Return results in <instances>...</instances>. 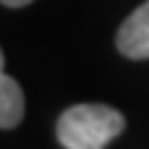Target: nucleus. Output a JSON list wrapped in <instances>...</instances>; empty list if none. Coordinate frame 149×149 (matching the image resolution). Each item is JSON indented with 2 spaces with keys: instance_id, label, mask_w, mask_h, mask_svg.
Wrapping results in <instances>:
<instances>
[{
  "instance_id": "obj_1",
  "label": "nucleus",
  "mask_w": 149,
  "mask_h": 149,
  "mask_svg": "<svg viewBox=\"0 0 149 149\" xmlns=\"http://www.w3.org/2000/svg\"><path fill=\"white\" fill-rule=\"evenodd\" d=\"M124 130V116L111 105H72L58 119L64 149H105Z\"/></svg>"
},
{
  "instance_id": "obj_2",
  "label": "nucleus",
  "mask_w": 149,
  "mask_h": 149,
  "mask_svg": "<svg viewBox=\"0 0 149 149\" xmlns=\"http://www.w3.org/2000/svg\"><path fill=\"white\" fill-rule=\"evenodd\" d=\"M116 47L127 58H149V0L122 22L116 33Z\"/></svg>"
},
{
  "instance_id": "obj_3",
  "label": "nucleus",
  "mask_w": 149,
  "mask_h": 149,
  "mask_svg": "<svg viewBox=\"0 0 149 149\" xmlns=\"http://www.w3.org/2000/svg\"><path fill=\"white\" fill-rule=\"evenodd\" d=\"M25 116V94L19 83L3 69V50H0V130H11Z\"/></svg>"
},
{
  "instance_id": "obj_4",
  "label": "nucleus",
  "mask_w": 149,
  "mask_h": 149,
  "mask_svg": "<svg viewBox=\"0 0 149 149\" xmlns=\"http://www.w3.org/2000/svg\"><path fill=\"white\" fill-rule=\"evenodd\" d=\"M3 6H8V8H22V6H28L31 0H0Z\"/></svg>"
}]
</instances>
